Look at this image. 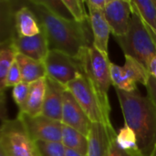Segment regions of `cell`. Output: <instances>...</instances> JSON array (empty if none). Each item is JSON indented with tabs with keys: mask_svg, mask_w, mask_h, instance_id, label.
Wrapping results in <instances>:
<instances>
[{
	"mask_svg": "<svg viewBox=\"0 0 156 156\" xmlns=\"http://www.w3.org/2000/svg\"><path fill=\"white\" fill-rule=\"evenodd\" d=\"M27 5L35 13L41 28L45 31L49 49L78 58L84 48L93 45L90 22L81 24L74 19L58 16L37 0L28 1Z\"/></svg>",
	"mask_w": 156,
	"mask_h": 156,
	"instance_id": "1",
	"label": "cell"
},
{
	"mask_svg": "<svg viewBox=\"0 0 156 156\" xmlns=\"http://www.w3.org/2000/svg\"><path fill=\"white\" fill-rule=\"evenodd\" d=\"M125 124L136 134L143 156H150L156 147V107L137 90L128 92L115 89Z\"/></svg>",
	"mask_w": 156,
	"mask_h": 156,
	"instance_id": "2",
	"label": "cell"
},
{
	"mask_svg": "<svg viewBox=\"0 0 156 156\" xmlns=\"http://www.w3.org/2000/svg\"><path fill=\"white\" fill-rule=\"evenodd\" d=\"M132 7L133 14L127 33L114 38L124 56L135 58L148 69L151 61L156 57V40L133 1Z\"/></svg>",
	"mask_w": 156,
	"mask_h": 156,
	"instance_id": "3",
	"label": "cell"
},
{
	"mask_svg": "<svg viewBox=\"0 0 156 156\" xmlns=\"http://www.w3.org/2000/svg\"><path fill=\"white\" fill-rule=\"evenodd\" d=\"M82 74H84L95 90L101 104L111 113L108 91L112 83L111 61L109 57L98 50L93 45L83 48L78 57Z\"/></svg>",
	"mask_w": 156,
	"mask_h": 156,
	"instance_id": "4",
	"label": "cell"
},
{
	"mask_svg": "<svg viewBox=\"0 0 156 156\" xmlns=\"http://www.w3.org/2000/svg\"><path fill=\"white\" fill-rule=\"evenodd\" d=\"M0 153L5 156H38L36 143L17 117L2 121Z\"/></svg>",
	"mask_w": 156,
	"mask_h": 156,
	"instance_id": "5",
	"label": "cell"
},
{
	"mask_svg": "<svg viewBox=\"0 0 156 156\" xmlns=\"http://www.w3.org/2000/svg\"><path fill=\"white\" fill-rule=\"evenodd\" d=\"M66 89L74 96L92 123H102L113 127L111 122V113L105 110L91 83L84 74L81 73L69 82Z\"/></svg>",
	"mask_w": 156,
	"mask_h": 156,
	"instance_id": "6",
	"label": "cell"
},
{
	"mask_svg": "<svg viewBox=\"0 0 156 156\" xmlns=\"http://www.w3.org/2000/svg\"><path fill=\"white\" fill-rule=\"evenodd\" d=\"M125 57L123 66L111 63L112 83L115 89L132 92L137 90V83L147 85L150 78L149 70L138 60L130 57Z\"/></svg>",
	"mask_w": 156,
	"mask_h": 156,
	"instance_id": "7",
	"label": "cell"
},
{
	"mask_svg": "<svg viewBox=\"0 0 156 156\" xmlns=\"http://www.w3.org/2000/svg\"><path fill=\"white\" fill-rule=\"evenodd\" d=\"M44 64L47 76L64 86H67L82 73L78 58H73L58 50L50 49Z\"/></svg>",
	"mask_w": 156,
	"mask_h": 156,
	"instance_id": "8",
	"label": "cell"
},
{
	"mask_svg": "<svg viewBox=\"0 0 156 156\" xmlns=\"http://www.w3.org/2000/svg\"><path fill=\"white\" fill-rule=\"evenodd\" d=\"M17 118L23 122L29 136L36 143L45 142H61L62 122L44 115L30 116L26 113L18 112Z\"/></svg>",
	"mask_w": 156,
	"mask_h": 156,
	"instance_id": "9",
	"label": "cell"
},
{
	"mask_svg": "<svg viewBox=\"0 0 156 156\" xmlns=\"http://www.w3.org/2000/svg\"><path fill=\"white\" fill-rule=\"evenodd\" d=\"M132 14L131 0H108L104 16L114 37H123L127 33Z\"/></svg>",
	"mask_w": 156,
	"mask_h": 156,
	"instance_id": "10",
	"label": "cell"
},
{
	"mask_svg": "<svg viewBox=\"0 0 156 156\" xmlns=\"http://www.w3.org/2000/svg\"><path fill=\"white\" fill-rule=\"evenodd\" d=\"M61 122L79 131L87 137L92 124L74 96L67 89L63 96Z\"/></svg>",
	"mask_w": 156,
	"mask_h": 156,
	"instance_id": "11",
	"label": "cell"
},
{
	"mask_svg": "<svg viewBox=\"0 0 156 156\" xmlns=\"http://www.w3.org/2000/svg\"><path fill=\"white\" fill-rule=\"evenodd\" d=\"M13 43L17 53L40 62L45 61L50 50L48 37L42 28L39 34L33 37H18L16 35L13 37Z\"/></svg>",
	"mask_w": 156,
	"mask_h": 156,
	"instance_id": "12",
	"label": "cell"
},
{
	"mask_svg": "<svg viewBox=\"0 0 156 156\" xmlns=\"http://www.w3.org/2000/svg\"><path fill=\"white\" fill-rule=\"evenodd\" d=\"M117 136L113 127L92 123L88 135L87 156H108L112 140Z\"/></svg>",
	"mask_w": 156,
	"mask_h": 156,
	"instance_id": "13",
	"label": "cell"
},
{
	"mask_svg": "<svg viewBox=\"0 0 156 156\" xmlns=\"http://www.w3.org/2000/svg\"><path fill=\"white\" fill-rule=\"evenodd\" d=\"M66 86L60 84L50 77H46V92L42 110V115L61 122L63 96Z\"/></svg>",
	"mask_w": 156,
	"mask_h": 156,
	"instance_id": "14",
	"label": "cell"
},
{
	"mask_svg": "<svg viewBox=\"0 0 156 156\" xmlns=\"http://www.w3.org/2000/svg\"><path fill=\"white\" fill-rule=\"evenodd\" d=\"M89 16L93 37V46L101 53L109 57L108 42L112 30L105 18L104 12L89 8Z\"/></svg>",
	"mask_w": 156,
	"mask_h": 156,
	"instance_id": "15",
	"label": "cell"
},
{
	"mask_svg": "<svg viewBox=\"0 0 156 156\" xmlns=\"http://www.w3.org/2000/svg\"><path fill=\"white\" fill-rule=\"evenodd\" d=\"M15 23L18 37H33L41 32L37 16L27 5H23L16 11Z\"/></svg>",
	"mask_w": 156,
	"mask_h": 156,
	"instance_id": "16",
	"label": "cell"
},
{
	"mask_svg": "<svg viewBox=\"0 0 156 156\" xmlns=\"http://www.w3.org/2000/svg\"><path fill=\"white\" fill-rule=\"evenodd\" d=\"M16 50L14 47L13 38L4 40L0 43V92H1V104L2 114L5 112V79L7 73L16 61Z\"/></svg>",
	"mask_w": 156,
	"mask_h": 156,
	"instance_id": "17",
	"label": "cell"
},
{
	"mask_svg": "<svg viewBox=\"0 0 156 156\" xmlns=\"http://www.w3.org/2000/svg\"><path fill=\"white\" fill-rule=\"evenodd\" d=\"M46 92V78L31 83L30 91L25 105L18 112L26 113L30 116H38L42 114L44 99Z\"/></svg>",
	"mask_w": 156,
	"mask_h": 156,
	"instance_id": "18",
	"label": "cell"
},
{
	"mask_svg": "<svg viewBox=\"0 0 156 156\" xmlns=\"http://www.w3.org/2000/svg\"><path fill=\"white\" fill-rule=\"evenodd\" d=\"M16 62L20 69L23 81L33 83L47 77V70L44 62L30 58L20 53L16 54Z\"/></svg>",
	"mask_w": 156,
	"mask_h": 156,
	"instance_id": "19",
	"label": "cell"
},
{
	"mask_svg": "<svg viewBox=\"0 0 156 156\" xmlns=\"http://www.w3.org/2000/svg\"><path fill=\"white\" fill-rule=\"evenodd\" d=\"M61 143L67 149L87 155L88 145H89L88 137L80 133L79 131L63 123H62Z\"/></svg>",
	"mask_w": 156,
	"mask_h": 156,
	"instance_id": "20",
	"label": "cell"
},
{
	"mask_svg": "<svg viewBox=\"0 0 156 156\" xmlns=\"http://www.w3.org/2000/svg\"><path fill=\"white\" fill-rule=\"evenodd\" d=\"M116 143L123 151L135 156H143L139 149L135 133L126 124H124V126L117 133Z\"/></svg>",
	"mask_w": 156,
	"mask_h": 156,
	"instance_id": "21",
	"label": "cell"
},
{
	"mask_svg": "<svg viewBox=\"0 0 156 156\" xmlns=\"http://www.w3.org/2000/svg\"><path fill=\"white\" fill-rule=\"evenodd\" d=\"M147 26L156 30V5L154 0H132Z\"/></svg>",
	"mask_w": 156,
	"mask_h": 156,
	"instance_id": "22",
	"label": "cell"
},
{
	"mask_svg": "<svg viewBox=\"0 0 156 156\" xmlns=\"http://www.w3.org/2000/svg\"><path fill=\"white\" fill-rule=\"evenodd\" d=\"M71 17L78 23L85 24L90 22V16L85 8V1L82 0H63Z\"/></svg>",
	"mask_w": 156,
	"mask_h": 156,
	"instance_id": "23",
	"label": "cell"
},
{
	"mask_svg": "<svg viewBox=\"0 0 156 156\" xmlns=\"http://www.w3.org/2000/svg\"><path fill=\"white\" fill-rule=\"evenodd\" d=\"M38 156H66V147L61 142H36Z\"/></svg>",
	"mask_w": 156,
	"mask_h": 156,
	"instance_id": "24",
	"label": "cell"
},
{
	"mask_svg": "<svg viewBox=\"0 0 156 156\" xmlns=\"http://www.w3.org/2000/svg\"><path fill=\"white\" fill-rule=\"evenodd\" d=\"M31 83L22 81L18 85L15 86L12 90V97L14 101L18 107V110H20L26 103L29 91H30Z\"/></svg>",
	"mask_w": 156,
	"mask_h": 156,
	"instance_id": "25",
	"label": "cell"
},
{
	"mask_svg": "<svg viewBox=\"0 0 156 156\" xmlns=\"http://www.w3.org/2000/svg\"><path fill=\"white\" fill-rule=\"evenodd\" d=\"M39 4L42 5L46 6L49 11L54 13L55 15L68 18V19H72L69 17L68 15H70L69 10L67 9L66 5H64L63 0H37Z\"/></svg>",
	"mask_w": 156,
	"mask_h": 156,
	"instance_id": "26",
	"label": "cell"
},
{
	"mask_svg": "<svg viewBox=\"0 0 156 156\" xmlns=\"http://www.w3.org/2000/svg\"><path fill=\"white\" fill-rule=\"evenodd\" d=\"M22 81H23V79H22L20 69L18 68V65L15 61V63L10 68V69H9V71L7 73L6 79H5V90L7 88H10V87L14 88L15 86L21 83Z\"/></svg>",
	"mask_w": 156,
	"mask_h": 156,
	"instance_id": "27",
	"label": "cell"
},
{
	"mask_svg": "<svg viewBox=\"0 0 156 156\" xmlns=\"http://www.w3.org/2000/svg\"><path fill=\"white\" fill-rule=\"evenodd\" d=\"M146 87V90H147V97L153 101V103L154 104V106L156 107V80L150 76L147 85Z\"/></svg>",
	"mask_w": 156,
	"mask_h": 156,
	"instance_id": "28",
	"label": "cell"
},
{
	"mask_svg": "<svg viewBox=\"0 0 156 156\" xmlns=\"http://www.w3.org/2000/svg\"><path fill=\"white\" fill-rule=\"evenodd\" d=\"M116 137L112 142L110 152H109V155L108 156H135L133 155V154H131L127 153V152H125V151H123L122 149H121L118 146L117 143H116Z\"/></svg>",
	"mask_w": 156,
	"mask_h": 156,
	"instance_id": "29",
	"label": "cell"
},
{
	"mask_svg": "<svg viewBox=\"0 0 156 156\" xmlns=\"http://www.w3.org/2000/svg\"><path fill=\"white\" fill-rule=\"evenodd\" d=\"M108 0H87L85 4L88 5V8L96 9L99 11L104 12V9L107 5Z\"/></svg>",
	"mask_w": 156,
	"mask_h": 156,
	"instance_id": "30",
	"label": "cell"
},
{
	"mask_svg": "<svg viewBox=\"0 0 156 156\" xmlns=\"http://www.w3.org/2000/svg\"><path fill=\"white\" fill-rule=\"evenodd\" d=\"M149 73L152 77H154L156 80V57L153 58V60L151 61L150 65H149Z\"/></svg>",
	"mask_w": 156,
	"mask_h": 156,
	"instance_id": "31",
	"label": "cell"
},
{
	"mask_svg": "<svg viewBox=\"0 0 156 156\" xmlns=\"http://www.w3.org/2000/svg\"><path fill=\"white\" fill-rule=\"evenodd\" d=\"M66 156H87L84 155V154H79L75 151H72V150H69V149H67L66 148Z\"/></svg>",
	"mask_w": 156,
	"mask_h": 156,
	"instance_id": "32",
	"label": "cell"
},
{
	"mask_svg": "<svg viewBox=\"0 0 156 156\" xmlns=\"http://www.w3.org/2000/svg\"><path fill=\"white\" fill-rule=\"evenodd\" d=\"M148 27L150 28V30H151V32H152V34H153L154 37L155 38V40H156V30H154V28H152V27H150L149 26H148Z\"/></svg>",
	"mask_w": 156,
	"mask_h": 156,
	"instance_id": "33",
	"label": "cell"
},
{
	"mask_svg": "<svg viewBox=\"0 0 156 156\" xmlns=\"http://www.w3.org/2000/svg\"><path fill=\"white\" fill-rule=\"evenodd\" d=\"M150 156H156V147L154 149V151L152 152V154H150Z\"/></svg>",
	"mask_w": 156,
	"mask_h": 156,
	"instance_id": "34",
	"label": "cell"
},
{
	"mask_svg": "<svg viewBox=\"0 0 156 156\" xmlns=\"http://www.w3.org/2000/svg\"><path fill=\"white\" fill-rule=\"evenodd\" d=\"M0 156H5V155H4V154H3L2 153H0Z\"/></svg>",
	"mask_w": 156,
	"mask_h": 156,
	"instance_id": "35",
	"label": "cell"
}]
</instances>
